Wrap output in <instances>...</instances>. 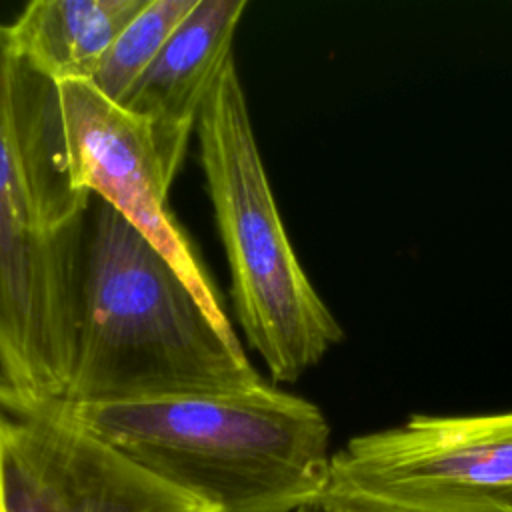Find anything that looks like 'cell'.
Returning <instances> with one entry per match:
<instances>
[{"label":"cell","instance_id":"1","mask_svg":"<svg viewBox=\"0 0 512 512\" xmlns=\"http://www.w3.org/2000/svg\"><path fill=\"white\" fill-rule=\"evenodd\" d=\"M90 200L70 178L56 82L0 24V376L32 398L68 390Z\"/></svg>","mask_w":512,"mask_h":512},{"label":"cell","instance_id":"2","mask_svg":"<svg viewBox=\"0 0 512 512\" xmlns=\"http://www.w3.org/2000/svg\"><path fill=\"white\" fill-rule=\"evenodd\" d=\"M266 380L170 262L92 196L64 404L234 394Z\"/></svg>","mask_w":512,"mask_h":512},{"label":"cell","instance_id":"3","mask_svg":"<svg viewBox=\"0 0 512 512\" xmlns=\"http://www.w3.org/2000/svg\"><path fill=\"white\" fill-rule=\"evenodd\" d=\"M58 404L84 430L218 512H296L328 482L322 410L268 382L234 394Z\"/></svg>","mask_w":512,"mask_h":512},{"label":"cell","instance_id":"4","mask_svg":"<svg viewBox=\"0 0 512 512\" xmlns=\"http://www.w3.org/2000/svg\"><path fill=\"white\" fill-rule=\"evenodd\" d=\"M196 136L236 320L272 382H294L344 332L286 234L234 58L200 110Z\"/></svg>","mask_w":512,"mask_h":512},{"label":"cell","instance_id":"5","mask_svg":"<svg viewBox=\"0 0 512 512\" xmlns=\"http://www.w3.org/2000/svg\"><path fill=\"white\" fill-rule=\"evenodd\" d=\"M330 512H512V412L432 416L354 436L318 498Z\"/></svg>","mask_w":512,"mask_h":512},{"label":"cell","instance_id":"6","mask_svg":"<svg viewBox=\"0 0 512 512\" xmlns=\"http://www.w3.org/2000/svg\"><path fill=\"white\" fill-rule=\"evenodd\" d=\"M0 512H218L0 376Z\"/></svg>","mask_w":512,"mask_h":512},{"label":"cell","instance_id":"7","mask_svg":"<svg viewBox=\"0 0 512 512\" xmlns=\"http://www.w3.org/2000/svg\"><path fill=\"white\" fill-rule=\"evenodd\" d=\"M56 94L72 184L136 228L182 276L214 324L238 338L202 258L168 206L170 184L148 126L86 80L56 82Z\"/></svg>","mask_w":512,"mask_h":512},{"label":"cell","instance_id":"8","mask_svg":"<svg viewBox=\"0 0 512 512\" xmlns=\"http://www.w3.org/2000/svg\"><path fill=\"white\" fill-rule=\"evenodd\" d=\"M246 0H198L124 100L150 132L166 182L172 186L200 110L232 44Z\"/></svg>","mask_w":512,"mask_h":512},{"label":"cell","instance_id":"9","mask_svg":"<svg viewBox=\"0 0 512 512\" xmlns=\"http://www.w3.org/2000/svg\"><path fill=\"white\" fill-rule=\"evenodd\" d=\"M146 0H34L8 24L14 50L54 82L90 80Z\"/></svg>","mask_w":512,"mask_h":512},{"label":"cell","instance_id":"10","mask_svg":"<svg viewBox=\"0 0 512 512\" xmlns=\"http://www.w3.org/2000/svg\"><path fill=\"white\" fill-rule=\"evenodd\" d=\"M196 2L198 0H146L144 8L116 36L92 78L86 82L122 106L134 84Z\"/></svg>","mask_w":512,"mask_h":512},{"label":"cell","instance_id":"11","mask_svg":"<svg viewBox=\"0 0 512 512\" xmlns=\"http://www.w3.org/2000/svg\"><path fill=\"white\" fill-rule=\"evenodd\" d=\"M296 512H326V506H324L322 502L314 500V502H310V504H304V506L298 508Z\"/></svg>","mask_w":512,"mask_h":512},{"label":"cell","instance_id":"12","mask_svg":"<svg viewBox=\"0 0 512 512\" xmlns=\"http://www.w3.org/2000/svg\"><path fill=\"white\" fill-rule=\"evenodd\" d=\"M326 512H330V510H328V508H326Z\"/></svg>","mask_w":512,"mask_h":512}]
</instances>
